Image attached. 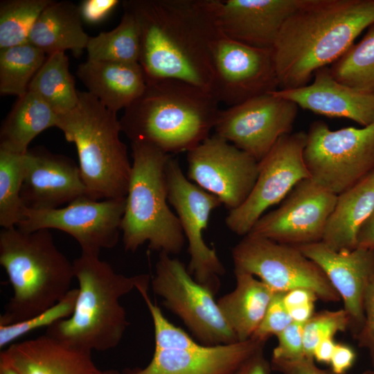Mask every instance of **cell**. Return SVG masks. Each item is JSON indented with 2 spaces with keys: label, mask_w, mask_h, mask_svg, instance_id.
Returning a JSON list of instances; mask_svg holds the SVG:
<instances>
[{
  "label": "cell",
  "mask_w": 374,
  "mask_h": 374,
  "mask_svg": "<svg viewBox=\"0 0 374 374\" xmlns=\"http://www.w3.org/2000/svg\"><path fill=\"white\" fill-rule=\"evenodd\" d=\"M139 30L147 81L181 80L211 92L213 52L221 36L218 0H126Z\"/></svg>",
  "instance_id": "1"
},
{
  "label": "cell",
  "mask_w": 374,
  "mask_h": 374,
  "mask_svg": "<svg viewBox=\"0 0 374 374\" xmlns=\"http://www.w3.org/2000/svg\"><path fill=\"white\" fill-rule=\"evenodd\" d=\"M373 23L374 0H305L285 21L271 48L278 89L308 84Z\"/></svg>",
  "instance_id": "2"
},
{
  "label": "cell",
  "mask_w": 374,
  "mask_h": 374,
  "mask_svg": "<svg viewBox=\"0 0 374 374\" xmlns=\"http://www.w3.org/2000/svg\"><path fill=\"white\" fill-rule=\"evenodd\" d=\"M212 93L190 83L147 81L143 93L119 119L131 143L166 154L188 152L209 137L220 111Z\"/></svg>",
  "instance_id": "3"
},
{
  "label": "cell",
  "mask_w": 374,
  "mask_h": 374,
  "mask_svg": "<svg viewBox=\"0 0 374 374\" xmlns=\"http://www.w3.org/2000/svg\"><path fill=\"white\" fill-rule=\"evenodd\" d=\"M0 264L12 296L0 325L26 320L50 308L71 290L73 262L56 247L48 229L24 232L16 226L0 231Z\"/></svg>",
  "instance_id": "4"
},
{
  "label": "cell",
  "mask_w": 374,
  "mask_h": 374,
  "mask_svg": "<svg viewBox=\"0 0 374 374\" xmlns=\"http://www.w3.org/2000/svg\"><path fill=\"white\" fill-rule=\"evenodd\" d=\"M78 295L73 313L46 329V335L91 352L116 347L129 324L120 299L148 274L127 276L116 272L99 256L81 253L73 261Z\"/></svg>",
  "instance_id": "5"
},
{
  "label": "cell",
  "mask_w": 374,
  "mask_h": 374,
  "mask_svg": "<svg viewBox=\"0 0 374 374\" xmlns=\"http://www.w3.org/2000/svg\"><path fill=\"white\" fill-rule=\"evenodd\" d=\"M58 115L57 127L76 147L79 169L87 197L97 200L125 198L132 172L126 145L120 139L116 113L88 91Z\"/></svg>",
  "instance_id": "6"
},
{
  "label": "cell",
  "mask_w": 374,
  "mask_h": 374,
  "mask_svg": "<svg viewBox=\"0 0 374 374\" xmlns=\"http://www.w3.org/2000/svg\"><path fill=\"white\" fill-rule=\"evenodd\" d=\"M132 172L121 221L125 251L148 242L151 250L178 254L185 236L168 206L166 167L169 154L150 145L131 143Z\"/></svg>",
  "instance_id": "7"
},
{
  "label": "cell",
  "mask_w": 374,
  "mask_h": 374,
  "mask_svg": "<svg viewBox=\"0 0 374 374\" xmlns=\"http://www.w3.org/2000/svg\"><path fill=\"white\" fill-rule=\"evenodd\" d=\"M304 160L310 179L338 195L374 170V123L336 130L321 121L306 132Z\"/></svg>",
  "instance_id": "8"
},
{
  "label": "cell",
  "mask_w": 374,
  "mask_h": 374,
  "mask_svg": "<svg viewBox=\"0 0 374 374\" xmlns=\"http://www.w3.org/2000/svg\"><path fill=\"white\" fill-rule=\"evenodd\" d=\"M234 272L259 278L275 292L297 288L326 302L341 299L321 269L294 246L247 234L233 248Z\"/></svg>",
  "instance_id": "9"
},
{
  "label": "cell",
  "mask_w": 374,
  "mask_h": 374,
  "mask_svg": "<svg viewBox=\"0 0 374 374\" xmlns=\"http://www.w3.org/2000/svg\"><path fill=\"white\" fill-rule=\"evenodd\" d=\"M151 284L153 292L163 299V305L178 316L204 346L238 342L215 294L197 283L182 262L159 253Z\"/></svg>",
  "instance_id": "10"
},
{
  "label": "cell",
  "mask_w": 374,
  "mask_h": 374,
  "mask_svg": "<svg viewBox=\"0 0 374 374\" xmlns=\"http://www.w3.org/2000/svg\"><path fill=\"white\" fill-rule=\"evenodd\" d=\"M166 176L168 203L175 210L188 243V271L197 283L215 294L220 287V277L224 274L225 269L215 249L206 244L203 233L212 211L222 203L216 196L186 178L178 161L171 157L166 164Z\"/></svg>",
  "instance_id": "11"
},
{
  "label": "cell",
  "mask_w": 374,
  "mask_h": 374,
  "mask_svg": "<svg viewBox=\"0 0 374 374\" xmlns=\"http://www.w3.org/2000/svg\"><path fill=\"white\" fill-rule=\"evenodd\" d=\"M306 140L303 131L286 134L258 162V178L250 195L225 218L232 232L247 235L269 208L283 201L299 181L310 178L303 155Z\"/></svg>",
  "instance_id": "12"
},
{
  "label": "cell",
  "mask_w": 374,
  "mask_h": 374,
  "mask_svg": "<svg viewBox=\"0 0 374 374\" xmlns=\"http://www.w3.org/2000/svg\"><path fill=\"white\" fill-rule=\"evenodd\" d=\"M125 198L97 200L79 197L64 207L35 210L26 208L17 228L24 232L58 229L72 236L81 253L99 256L114 247L121 232Z\"/></svg>",
  "instance_id": "13"
},
{
  "label": "cell",
  "mask_w": 374,
  "mask_h": 374,
  "mask_svg": "<svg viewBox=\"0 0 374 374\" xmlns=\"http://www.w3.org/2000/svg\"><path fill=\"white\" fill-rule=\"evenodd\" d=\"M298 106L272 92L220 110L215 134L258 162L283 136L292 133Z\"/></svg>",
  "instance_id": "14"
},
{
  "label": "cell",
  "mask_w": 374,
  "mask_h": 374,
  "mask_svg": "<svg viewBox=\"0 0 374 374\" xmlns=\"http://www.w3.org/2000/svg\"><path fill=\"white\" fill-rule=\"evenodd\" d=\"M187 177L216 196L229 211L250 195L258 175V161L214 134L187 152Z\"/></svg>",
  "instance_id": "15"
},
{
  "label": "cell",
  "mask_w": 374,
  "mask_h": 374,
  "mask_svg": "<svg viewBox=\"0 0 374 374\" xmlns=\"http://www.w3.org/2000/svg\"><path fill=\"white\" fill-rule=\"evenodd\" d=\"M278 89L269 48L251 46L222 34L213 52L211 93L229 107Z\"/></svg>",
  "instance_id": "16"
},
{
  "label": "cell",
  "mask_w": 374,
  "mask_h": 374,
  "mask_svg": "<svg viewBox=\"0 0 374 374\" xmlns=\"http://www.w3.org/2000/svg\"><path fill=\"white\" fill-rule=\"evenodd\" d=\"M337 197L310 178L303 179L248 234L294 247L320 242Z\"/></svg>",
  "instance_id": "17"
},
{
  "label": "cell",
  "mask_w": 374,
  "mask_h": 374,
  "mask_svg": "<svg viewBox=\"0 0 374 374\" xmlns=\"http://www.w3.org/2000/svg\"><path fill=\"white\" fill-rule=\"evenodd\" d=\"M24 175L21 198L35 210L60 208L87 195L79 166L70 158L43 147L28 149L23 155Z\"/></svg>",
  "instance_id": "18"
},
{
  "label": "cell",
  "mask_w": 374,
  "mask_h": 374,
  "mask_svg": "<svg viewBox=\"0 0 374 374\" xmlns=\"http://www.w3.org/2000/svg\"><path fill=\"white\" fill-rule=\"evenodd\" d=\"M296 247L324 272L357 335L364 324V293L374 275V250L356 247L335 251L322 241Z\"/></svg>",
  "instance_id": "19"
},
{
  "label": "cell",
  "mask_w": 374,
  "mask_h": 374,
  "mask_svg": "<svg viewBox=\"0 0 374 374\" xmlns=\"http://www.w3.org/2000/svg\"><path fill=\"white\" fill-rule=\"evenodd\" d=\"M305 0H218L222 34L238 42L271 49L287 19Z\"/></svg>",
  "instance_id": "20"
},
{
  "label": "cell",
  "mask_w": 374,
  "mask_h": 374,
  "mask_svg": "<svg viewBox=\"0 0 374 374\" xmlns=\"http://www.w3.org/2000/svg\"><path fill=\"white\" fill-rule=\"evenodd\" d=\"M313 78V81L304 87L272 93L319 115L345 118L362 127L374 123V93L338 82L328 67L316 71Z\"/></svg>",
  "instance_id": "21"
},
{
  "label": "cell",
  "mask_w": 374,
  "mask_h": 374,
  "mask_svg": "<svg viewBox=\"0 0 374 374\" xmlns=\"http://www.w3.org/2000/svg\"><path fill=\"white\" fill-rule=\"evenodd\" d=\"M265 342L253 338L244 341L185 350H154L144 368L126 371L124 374H235Z\"/></svg>",
  "instance_id": "22"
},
{
  "label": "cell",
  "mask_w": 374,
  "mask_h": 374,
  "mask_svg": "<svg viewBox=\"0 0 374 374\" xmlns=\"http://www.w3.org/2000/svg\"><path fill=\"white\" fill-rule=\"evenodd\" d=\"M0 364L19 374H105L93 362L91 352L46 334L10 344L1 352Z\"/></svg>",
  "instance_id": "23"
},
{
  "label": "cell",
  "mask_w": 374,
  "mask_h": 374,
  "mask_svg": "<svg viewBox=\"0 0 374 374\" xmlns=\"http://www.w3.org/2000/svg\"><path fill=\"white\" fill-rule=\"evenodd\" d=\"M76 74L87 91L115 113L130 105L146 86L139 63L87 60L79 64Z\"/></svg>",
  "instance_id": "24"
},
{
  "label": "cell",
  "mask_w": 374,
  "mask_h": 374,
  "mask_svg": "<svg viewBox=\"0 0 374 374\" xmlns=\"http://www.w3.org/2000/svg\"><path fill=\"white\" fill-rule=\"evenodd\" d=\"M374 208V170L337 195L322 242L335 251L357 246L359 231Z\"/></svg>",
  "instance_id": "25"
},
{
  "label": "cell",
  "mask_w": 374,
  "mask_h": 374,
  "mask_svg": "<svg viewBox=\"0 0 374 374\" xmlns=\"http://www.w3.org/2000/svg\"><path fill=\"white\" fill-rule=\"evenodd\" d=\"M79 6L71 1H52L39 15L28 37V43L48 55L70 50L80 55L90 36L84 30Z\"/></svg>",
  "instance_id": "26"
},
{
  "label": "cell",
  "mask_w": 374,
  "mask_h": 374,
  "mask_svg": "<svg viewBox=\"0 0 374 374\" xmlns=\"http://www.w3.org/2000/svg\"><path fill=\"white\" fill-rule=\"evenodd\" d=\"M234 273L235 289L217 303L238 341H244L251 339L258 328L275 292L249 274Z\"/></svg>",
  "instance_id": "27"
},
{
  "label": "cell",
  "mask_w": 374,
  "mask_h": 374,
  "mask_svg": "<svg viewBox=\"0 0 374 374\" xmlns=\"http://www.w3.org/2000/svg\"><path fill=\"white\" fill-rule=\"evenodd\" d=\"M57 121L58 115L37 94L28 91L17 98L1 124L0 148L23 154L38 134L57 127Z\"/></svg>",
  "instance_id": "28"
},
{
  "label": "cell",
  "mask_w": 374,
  "mask_h": 374,
  "mask_svg": "<svg viewBox=\"0 0 374 374\" xmlns=\"http://www.w3.org/2000/svg\"><path fill=\"white\" fill-rule=\"evenodd\" d=\"M28 91L37 94L57 115L73 109L78 105V91L65 53L48 55L31 80Z\"/></svg>",
  "instance_id": "29"
},
{
  "label": "cell",
  "mask_w": 374,
  "mask_h": 374,
  "mask_svg": "<svg viewBox=\"0 0 374 374\" xmlns=\"http://www.w3.org/2000/svg\"><path fill=\"white\" fill-rule=\"evenodd\" d=\"M86 50L89 60L139 63V30L134 15L123 10L118 26L110 31L90 37Z\"/></svg>",
  "instance_id": "30"
},
{
  "label": "cell",
  "mask_w": 374,
  "mask_h": 374,
  "mask_svg": "<svg viewBox=\"0 0 374 374\" xmlns=\"http://www.w3.org/2000/svg\"><path fill=\"white\" fill-rule=\"evenodd\" d=\"M46 59L44 52L28 42L0 49V93L25 95Z\"/></svg>",
  "instance_id": "31"
},
{
  "label": "cell",
  "mask_w": 374,
  "mask_h": 374,
  "mask_svg": "<svg viewBox=\"0 0 374 374\" xmlns=\"http://www.w3.org/2000/svg\"><path fill=\"white\" fill-rule=\"evenodd\" d=\"M328 68L338 82L374 93V23L359 42L353 44Z\"/></svg>",
  "instance_id": "32"
},
{
  "label": "cell",
  "mask_w": 374,
  "mask_h": 374,
  "mask_svg": "<svg viewBox=\"0 0 374 374\" xmlns=\"http://www.w3.org/2000/svg\"><path fill=\"white\" fill-rule=\"evenodd\" d=\"M23 155L0 148V226L3 229L17 226L24 217Z\"/></svg>",
  "instance_id": "33"
},
{
  "label": "cell",
  "mask_w": 374,
  "mask_h": 374,
  "mask_svg": "<svg viewBox=\"0 0 374 374\" xmlns=\"http://www.w3.org/2000/svg\"><path fill=\"white\" fill-rule=\"evenodd\" d=\"M52 1H1L0 49L28 43L36 20Z\"/></svg>",
  "instance_id": "34"
},
{
  "label": "cell",
  "mask_w": 374,
  "mask_h": 374,
  "mask_svg": "<svg viewBox=\"0 0 374 374\" xmlns=\"http://www.w3.org/2000/svg\"><path fill=\"white\" fill-rule=\"evenodd\" d=\"M78 295V288H73L57 303L42 312L22 321L0 325L1 349L3 350L18 338L36 329L48 328L58 321L70 317L73 313Z\"/></svg>",
  "instance_id": "35"
},
{
  "label": "cell",
  "mask_w": 374,
  "mask_h": 374,
  "mask_svg": "<svg viewBox=\"0 0 374 374\" xmlns=\"http://www.w3.org/2000/svg\"><path fill=\"white\" fill-rule=\"evenodd\" d=\"M350 326V317L344 308L314 313L303 324L305 356L313 358L314 350L320 341L333 338L337 333L346 331Z\"/></svg>",
  "instance_id": "36"
},
{
  "label": "cell",
  "mask_w": 374,
  "mask_h": 374,
  "mask_svg": "<svg viewBox=\"0 0 374 374\" xmlns=\"http://www.w3.org/2000/svg\"><path fill=\"white\" fill-rule=\"evenodd\" d=\"M284 293L275 292L251 338L266 343L271 336H276L293 322L283 301Z\"/></svg>",
  "instance_id": "37"
},
{
  "label": "cell",
  "mask_w": 374,
  "mask_h": 374,
  "mask_svg": "<svg viewBox=\"0 0 374 374\" xmlns=\"http://www.w3.org/2000/svg\"><path fill=\"white\" fill-rule=\"evenodd\" d=\"M303 330V323L292 322L277 335L278 344L273 350L271 359L291 360L304 357Z\"/></svg>",
  "instance_id": "38"
},
{
  "label": "cell",
  "mask_w": 374,
  "mask_h": 374,
  "mask_svg": "<svg viewBox=\"0 0 374 374\" xmlns=\"http://www.w3.org/2000/svg\"><path fill=\"white\" fill-rule=\"evenodd\" d=\"M363 309L364 324L357 335L359 345L371 352L374 350V275L364 293Z\"/></svg>",
  "instance_id": "39"
},
{
  "label": "cell",
  "mask_w": 374,
  "mask_h": 374,
  "mask_svg": "<svg viewBox=\"0 0 374 374\" xmlns=\"http://www.w3.org/2000/svg\"><path fill=\"white\" fill-rule=\"evenodd\" d=\"M271 368L281 374H331L330 371L319 368L313 358L305 356L291 360L271 359Z\"/></svg>",
  "instance_id": "40"
},
{
  "label": "cell",
  "mask_w": 374,
  "mask_h": 374,
  "mask_svg": "<svg viewBox=\"0 0 374 374\" xmlns=\"http://www.w3.org/2000/svg\"><path fill=\"white\" fill-rule=\"evenodd\" d=\"M120 3L118 0H84L79 10L82 20L95 24L103 21Z\"/></svg>",
  "instance_id": "41"
},
{
  "label": "cell",
  "mask_w": 374,
  "mask_h": 374,
  "mask_svg": "<svg viewBox=\"0 0 374 374\" xmlns=\"http://www.w3.org/2000/svg\"><path fill=\"white\" fill-rule=\"evenodd\" d=\"M356 352L349 345L337 343L329 365L334 374H346L356 360Z\"/></svg>",
  "instance_id": "42"
},
{
  "label": "cell",
  "mask_w": 374,
  "mask_h": 374,
  "mask_svg": "<svg viewBox=\"0 0 374 374\" xmlns=\"http://www.w3.org/2000/svg\"><path fill=\"white\" fill-rule=\"evenodd\" d=\"M271 363L264 355V348L251 356L235 374H270Z\"/></svg>",
  "instance_id": "43"
},
{
  "label": "cell",
  "mask_w": 374,
  "mask_h": 374,
  "mask_svg": "<svg viewBox=\"0 0 374 374\" xmlns=\"http://www.w3.org/2000/svg\"><path fill=\"white\" fill-rule=\"evenodd\" d=\"M317 299V296L313 292L304 288L290 290L285 292L283 296V301L287 309L314 303Z\"/></svg>",
  "instance_id": "44"
},
{
  "label": "cell",
  "mask_w": 374,
  "mask_h": 374,
  "mask_svg": "<svg viewBox=\"0 0 374 374\" xmlns=\"http://www.w3.org/2000/svg\"><path fill=\"white\" fill-rule=\"evenodd\" d=\"M357 247L374 250V208L359 231Z\"/></svg>",
  "instance_id": "45"
},
{
  "label": "cell",
  "mask_w": 374,
  "mask_h": 374,
  "mask_svg": "<svg viewBox=\"0 0 374 374\" xmlns=\"http://www.w3.org/2000/svg\"><path fill=\"white\" fill-rule=\"evenodd\" d=\"M337 342L333 338L320 341L313 352V359L319 363L329 364L333 355Z\"/></svg>",
  "instance_id": "46"
},
{
  "label": "cell",
  "mask_w": 374,
  "mask_h": 374,
  "mask_svg": "<svg viewBox=\"0 0 374 374\" xmlns=\"http://www.w3.org/2000/svg\"><path fill=\"white\" fill-rule=\"evenodd\" d=\"M293 322L304 324L314 314V303L287 309Z\"/></svg>",
  "instance_id": "47"
},
{
  "label": "cell",
  "mask_w": 374,
  "mask_h": 374,
  "mask_svg": "<svg viewBox=\"0 0 374 374\" xmlns=\"http://www.w3.org/2000/svg\"><path fill=\"white\" fill-rule=\"evenodd\" d=\"M0 374H19L10 367L0 364Z\"/></svg>",
  "instance_id": "48"
},
{
  "label": "cell",
  "mask_w": 374,
  "mask_h": 374,
  "mask_svg": "<svg viewBox=\"0 0 374 374\" xmlns=\"http://www.w3.org/2000/svg\"><path fill=\"white\" fill-rule=\"evenodd\" d=\"M371 357H372V361H373V368L371 370H368L365 371L363 374H374V350L371 352Z\"/></svg>",
  "instance_id": "49"
},
{
  "label": "cell",
  "mask_w": 374,
  "mask_h": 374,
  "mask_svg": "<svg viewBox=\"0 0 374 374\" xmlns=\"http://www.w3.org/2000/svg\"><path fill=\"white\" fill-rule=\"evenodd\" d=\"M105 374H121L116 370H107L105 371Z\"/></svg>",
  "instance_id": "50"
},
{
  "label": "cell",
  "mask_w": 374,
  "mask_h": 374,
  "mask_svg": "<svg viewBox=\"0 0 374 374\" xmlns=\"http://www.w3.org/2000/svg\"><path fill=\"white\" fill-rule=\"evenodd\" d=\"M330 373H331V374H334L333 373H332V371H330ZM346 374H347V373H346Z\"/></svg>",
  "instance_id": "51"
}]
</instances>
